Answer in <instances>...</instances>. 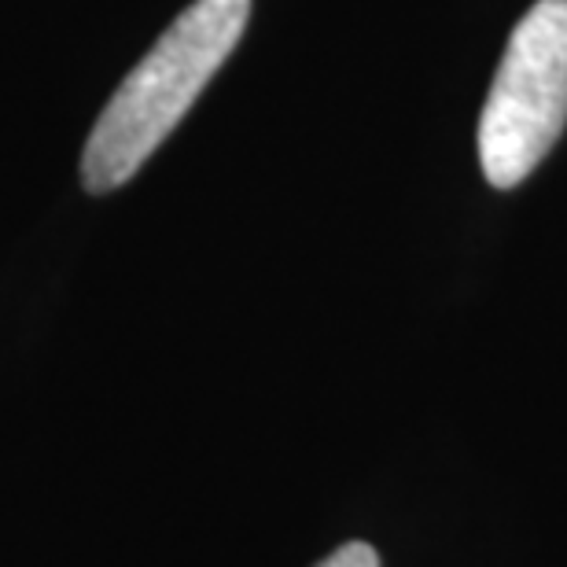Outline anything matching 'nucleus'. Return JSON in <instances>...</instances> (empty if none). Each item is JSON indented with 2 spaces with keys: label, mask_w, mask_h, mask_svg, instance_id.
Wrapping results in <instances>:
<instances>
[{
  "label": "nucleus",
  "mask_w": 567,
  "mask_h": 567,
  "mask_svg": "<svg viewBox=\"0 0 567 567\" xmlns=\"http://www.w3.org/2000/svg\"><path fill=\"white\" fill-rule=\"evenodd\" d=\"M251 19V0H196L115 89L82 152L89 192L122 188L188 115Z\"/></svg>",
  "instance_id": "obj_1"
},
{
  "label": "nucleus",
  "mask_w": 567,
  "mask_h": 567,
  "mask_svg": "<svg viewBox=\"0 0 567 567\" xmlns=\"http://www.w3.org/2000/svg\"><path fill=\"white\" fill-rule=\"evenodd\" d=\"M567 126V0H538L497 63L480 118V163L494 188L535 174Z\"/></svg>",
  "instance_id": "obj_2"
},
{
  "label": "nucleus",
  "mask_w": 567,
  "mask_h": 567,
  "mask_svg": "<svg viewBox=\"0 0 567 567\" xmlns=\"http://www.w3.org/2000/svg\"><path fill=\"white\" fill-rule=\"evenodd\" d=\"M317 567H380V553L369 542H347L332 557H324Z\"/></svg>",
  "instance_id": "obj_3"
}]
</instances>
